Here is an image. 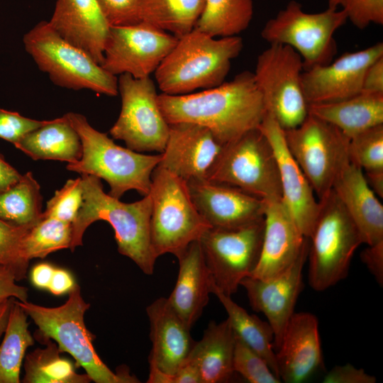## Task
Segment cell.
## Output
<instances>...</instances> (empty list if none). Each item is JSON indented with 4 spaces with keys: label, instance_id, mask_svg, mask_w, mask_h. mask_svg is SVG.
I'll return each mask as SVG.
<instances>
[{
    "label": "cell",
    "instance_id": "1",
    "mask_svg": "<svg viewBox=\"0 0 383 383\" xmlns=\"http://www.w3.org/2000/svg\"><path fill=\"white\" fill-rule=\"evenodd\" d=\"M157 101L169 124L189 122L205 126L223 145L258 128L267 114L253 72L248 70L199 92L162 93Z\"/></svg>",
    "mask_w": 383,
    "mask_h": 383
},
{
    "label": "cell",
    "instance_id": "2",
    "mask_svg": "<svg viewBox=\"0 0 383 383\" xmlns=\"http://www.w3.org/2000/svg\"><path fill=\"white\" fill-rule=\"evenodd\" d=\"M83 202L72 223L70 250L82 245L86 229L96 221L110 223L118 251L128 257L146 274H152L157 257L150 243L152 201L150 194L137 201L125 203L104 192L101 179L81 174Z\"/></svg>",
    "mask_w": 383,
    "mask_h": 383
},
{
    "label": "cell",
    "instance_id": "3",
    "mask_svg": "<svg viewBox=\"0 0 383 383\" xmlns=\"http://www.w3.org/2000/svg\"><path fill=\"white\" fill-rule=\"evenodd\" d=\"M243 48L238 35L216 38L194 28L178 38L154 72L158 87L162 93L181 95L217 87Z\"/></svg>",
    "mask_w": 383,
    "mask_h": 383
},
{
    "label": "cell",
    "instance_id": "4",
    "mask_svg": "<svg viewBox=\"0 0 383 383\" xmlns=\"http://www.w3.org/2000/svg\"><path fill=\"white\" fill-rule=\"evenodd\" d=\"M17 303L38 327L35 337L42 343L53 340L62 353H68L77 367L84 369L96 383H136L140 381L127 369L115 373L101 360L95 350L94 335L86 327L85 312L89 308L75 284L67 301L57 307H45L28 301Z\"/></svg>",
    "mask_w": 383,
    "mask_h": 383
},
{
    "label": "cell",
    "instance_id": "5",
    "mask_svg": "<svg viewBox=\"0 0 383 383\" xmlns=\"http://www.w3.org/2000/svg\"><path fill=\"white\" fill-rule=\"evenodd\" d=\"M70 124L82 143L81 158L69 163L70 171L96 176L110 187V196L120 199L128 190H136L143 196L150 190L151 175L162 155H145L116 145L107 134L94 128L80 113H67Z\"/></svg>",
    "mask_w": 383,
    "mask_h": 383
},
{
    "label": "cell",
    "instance_id": "6",
    "mask_svg": "<svg viewBox=\"0 0 383 383\" xmlns=\"http://www.w3.org/2000/svg\"><path fill=\"white\" fill-rule=\"evenodd\" d=\"M150 233L155 256H179L211 226L195 206L187 182L157 166L151 175Z\"/></svg>",
    "mask_w": 383,
    "mask_h": 383
},
{
    "label": "cell",
    "instance_id": "7",
    "mask_svg": "<svg viewBox=\"0 0 383 383\" xmlns=\"http://www.w3.org/2000/svg\"><path fill=\"white\" fill-rule=\"evenodd\" d=\"M23 42L26 51L55 84L109 96L118 94V77L60 36L48 21L36 24L24 35Z\"/></svg>",
    "mask_w": 383,
    "mask_h": 383
},
{
    "label": "cell",
    "instance_id": "8",
    "mask_svg": "<svg viewBox=\"0 0 383 383\" xmlns=\"http://www.w3.org/2000/svg\"><path fill=\"white\" fill-rule=\"evenodd\" d=\"M309 239V284L322 292L347 277L354 252L362 243L357 228L333 189L319 200Z\"/></svg>",
    "mask_w": 383,
    "mask_h": 383
},
{
    "label": "cell",
    "instance_id": "9",
    "mask_svg": "<svg viewBox=\"0 0 383 383\" xmlns=\"http://www.w3.org/2000/svg\"><path fill=\"white\" fill-rule=\"evenodd\" d=\"M348 21L340 9L327 8L307 13L300 3L290 1L269 19L261 31L269 44L291 47L302 58L304 70L330 63L337 53L335 33Z\"/></svg>",
    "mask_w": 383,
    "mask_h": 383
},
{
    "label": "cell",
    "instance_id": "10",
    "mask_svg": "<svg viewBox=\"0 0 383 383\" xmlns=\"http://www.w3.org/2000/svg\"><path fill=\"white\" fill-rule=\"evenodd\" d=\"M207 179L235 187L265 201L282 199L277 160L259 128L226 144Z\"/></svg>",
    "mask_w": 383,
    "mask_h": 383
},
{
    "label": "cell",
    "instance_id": "11",
    "mask_svg": "<svg viewBox=\"0 0 383 383\" xmlns=\"http://www.w3.org/2000/svg\"><path fill=\"white\" fill-rule=\"evenodd\" d=\"M302 58L293 48L280 44L270 47L257 57L253 72L267 113L283 130L299 126L309 114L301 75Z\"/></svg>",
    "mask_w": 383,
    "mask_h": 383
},
{
    "label": "cell",
    "instance_id": "12",
    "mask_svg": "<svg viewBox=\"0 0 383 383\" xmlns=\"http://www.w3.org/2000/svg\"><path fill=\"white\" fill-rule=\"evenodd\" d=\"M287 146L321 199L349 162L347 138L338 128L309 113L297 127L284 130Z\"/></svg>",
    "mask_w": 383,
    "mask_h": 383
},
{
    "label": "cell",
    "instance_id": "13",
    "mask_svg": "<svg viewBox=\"0 0 383 383\" xmlns=\"http://www.w3.org/2000/svg\"><path fill=\"white\" fill-rule=\"evenodd\" d=\"M118 93L121 97L119 116L111 128V135L125 142L135 152L157 151L165 148L170 124L158 104V94L153 80L135 78L128 74L119 75Z\"/></svg>",
    "mask_w": 383,
    "mask_h": 383
},
{
    "label": "cell",
    "instance_id": "14",
    "mask_svg": "<svg viewBox=\"0 0 383 383\" xmlns=\"http://www.w3.org/2000/svg\"><path fill=\"white\" fill-rule=\"evenodd\" d=\"M264 230L265 217L238 228L211 227L199 239L213 284L226 295L235 293L242 279L256 267Z\"/></svg>",
    "mask_w": 383,
    "mask_h": 383
},
{
    "label": "cell",
    "instance_id": "15",
    "mask_svg": "<svg viewBox=\"0 0 383 383\" xmlns=\"http://www.w3.org/2000/svg\"><path fill=\"white\" fill-rule=\"evenodd\" d=\"M178 40L175 35L145 23L110 27L101 66L117 76L150 77Z\"/></svg>",
    "mask_w": 383,
    "mask_h": 383
},
{
    "label": "cell",
    "instance_id": "16",
    "mask_svg": "<svg viewBox=\"0 0 383 383\" xmlns=\"http://www.w3.org/2000/svg\"><path fill=\"white\" fill-rule=\"evenodd\" d=\"M309 248V239L306 237L298 257L285 270L267 279L248 276L240 282V286L245 288L251 308L262 313L273 330L274 350L279 346L286 327L295 313Z\"/></svg>",
    "mask_w": 383,
    "mask_h": 383
},
{
    "label": "cell",
    "instance_id": "17",
    "mask_svg": "<svg viewBox=\"0 0 383 383\" xmlns=\"http://www.w3.org/2000/svg\"><path fill=\"white\" fill-rule=\"evenodd\" d=\"M383 57V43L345 52L330 63L304 70L302 88L308 104L343 100L362 91L367 67Z\"/></svg>",
    "mask_w": 383,
    "mask_h": 383
},
{
    "label": "cell",
    "instance_id": "18",
    "mask_svg": "<svg viewBox=\"0 0 383 383\" xmlns=\"http://www.w3.org/2000/svg\"><path fill=\"white\" fill-rule=\"evenodd\" d=\"M224 145L205 126L189 122L170 124L158 166L186 182L207 179Z\"/></svg>",
    "mask_w": 383,
    "mask_h": 383
},
{
    "label": "cell",
    "instance_id": "19",
    "mask_svg": "<svg viewBox=\"0 0 383 383\" xmlns=\"http://www.w3.org/2000/svg\"><path fill=\"white\" fill-rule=\"evenodd\" d=\"M260 130L268 139L278 166L282 201L301 233L309 238L319 210V201L301 169L290 153L284 130L267 113Z\"/></svg>",
    "mask_w": 383,
    "mask_h": 383
},
{
    "label": "cell",
    "instance_id": "20",
    "mask_svg": "<svg viewBox=\"0 0 383 383\" xmlns=\"http://www.w3.org/2000/svg\"><path fill=\"white\" fill-rule=\"evenodd\" d=\"M187 184L195 206L211 227L238 228L265 217V201L235 187L207 179Z\"/></svg>",
    "mask_w": 383,
    "mask_h": 383
},
{
    "label": "cell",
    "instance_id": "21",
    "mask_svg": "<svg viewBox=\"0 0 383 383\" xmlns=\"http://www.w3.org/2000/svg\"><path fill=\"white\" fill-rule=\"evenodd\" d=\"M278 376L286 383H300L323 365L318 319L309 312L294 313L275 350Z\"/></svg>",
    "mask_w": 383,
    "mask_h": 383
},
{
    "label": "cell",
    "instance_id": "22",
    "mask_svg": "<svg viewBox=\"0 0 383 383\" xmlns=\"http://www.w3.org/2000/svg\"><path fill=\"white\" fill-rule=\"evenodd\" d=\"M306 238L281 199L265 201L262 248L250 276L267 279L285 270L298 257Z\"/></svg>",
    "mask_w": 383,
    "mask_h": 383
},
{
    "label": "cell",
    "instance_id": "23",
    "mask_svg": "<svg viewBox=\"0 0 383 383\" xmlns=\"http://www.w3.org/2000/svg\"><path fill=\"white\" fill-rule=\"evenodd\" d=\"M152 348L149 362L174 377L187 362L195 340L185 322L170 304L160 297L146 308Z\"/></svg>",
    "mask_w": 383,
    "mask_h": 383
},
{
    "label": "cell",
    "instance_id": "24",
    "mask_svg": "<svg viewBox=\"0 0 383 383\" xmlns=\"http://www.w3.org/2000/svg\"><path fill=\"white\" fill-rule=\"evenodd\" d=\"M48 22L60 36L101 65L110 26L98 0H57Z\"/></svg>",
    "mask_w": 383,
    "mask_h": 383
},
{
    "label": "cell",
    "instance_id": "25",
    "mask_svg": "<svg viewBox=\"0 0 383 383\" xmlns=\"http://www.w3.org/2000/svg\"><path fill=\"white\" fill-rule=\"evenodd\" d=\"M332 189L357 228L362 243L383 240V206L368 186L363 170L348 162L334 179Z\"/></svg>",
    "mask_w": 383,
    "mask_h": 383
},
{
    "label": "cell",
    "instance_id": "26",
    "mask_svg": "<svg viewBox=\"0 0 383 383\" xmlns=\"http://www.w3.org/2000/svg\"><path fill=\"white\" fill-rule=\"evenodd\" d=\"M177 257L179 261L177 279L167 299L192 329L209 303L213 279L199 240L189 244Z\"/></svg>",
    "mask_w": 383,
    "mask_h": 383
},
{
    "label": "cell",
    "instance_id": "27",
    "mask_svg": "<svg viewBox=\"0 0 383 383\" xmlns=\"http://www.w3.org/2000/svg\"><path fill=\"white\" fill-rule=\"evenodd\" d=\"M236 336L229 320L209 322L187 360L199 370L202 383L227 382L232 377Z\"/></svg>",
    "mask_w": 383,
    "mask_h": 383
},
{
    "label": "cell",
    "instance_id": "28",
    "mask_svg": "<svg viewBox=\"0 0 383 383\" xmlns=\"http://www.w3.org/2000/svg\"><path fill=\"white\" fill-rule=\"evenodd\" d=\"M308 111L338 128L350 139L383 124V93L361 91L338 101L309 104Z\"/></svg>",
    "mask_w": 383,
    "mask_h": 383
},
{
    "label": "cell",
    "instance_id": "29",
    "mask_svg": "<svg viewBox=\"0 0 383 383\" xmlns=\"http://www.w3.org/2000/svg\"><path fill=\"white\" fill-rule=\"evenodd\" d=\"M15 147L35 160H53L73 163L82 155L80 138L65 114L25 135Z\"/></svg>",
    "mask_w": 383,
    "mask_h": 383
},
{
    "label": "cell",
    "instance_id": "30",
    "mask_svg": "<svg viewBox=\"0 0 383 383\" xmlns=\"http://www.w3.org/2000/svg\"><path fill=\"white\" fill-rule=\"evenodd\" d=\"M211 294L216 296L225 309L236 338L260 355L279 379L274 348V332L270 323L255 315L249 314L233 301L231 296L220 291L213 282Z\"/></svg>",
    "mask_w": 383,
    "mask_h": 383
},
{
    "label": "cell",
    "instance_id": "31",
    "mask_svg": "<svg viewBox=\"0 0 383 383\" xmlns=\"http://www.w3.org/2000/svg\"><path fill=\"white\" fill-rule=\"evenodd\" d=\"M252 16V0H204L194 29L213 38L238 35Z\"/></svg>",
    "mask_w": 383,
    "mask_h": 383
},
{
    "label": "cell",
    "instance_id": "32",
    "mask_svg": "<svg viewBox=\"0 0 383 383\" xmlns=\"http://www.w3.org/2000/svg\"><path fill=\"white\" fill-rule=\"evenodd\" d=\"M28 316L14 298L0 344V383H19L27 349L35 340L28 330Z\"/></svg>",
    "mask_w": 383,
    "mask_h": 383
},
{
    "label": "cell",
    "instance_id": "33",
    "mask_svg": "<svg viewBox=\"0 0 383 383\" xmlns=\"http://www.w3.org/2000/svg\"><path fill=\"white\" fill-rule=\"evenodd\" d=\"M204 4V0H140L141 23L179 38L194 28Z\"/></svg>",
    "mask_w": 383,
    "mask_h": 383
},
{
    "label": "cell",
    "instance_id": "34",
    "mask_svg": "<svg viewBox=\"0 0 383 383\" xmlns=\"http://www.w3.org/2000/svg\"><path fill=\"white\" fill-rule=\"evenodd\" d=\"M45 348H36L25 356L23 383H89L87 374H78L74 365L60 355L57 344L50 339L43 343Z\"/></svg>",
    "mask_w": 383,
    "mask_h": 383
},
{
    "label": "cell",
    "instance_id": "35",
    "mask_svg": "<svg viewBox=\"0 0 383 383\" xmlns=\"http://www.w3.org/2000/svg\"><path fill=\"white\" fill-rule=\"evenodd\" d=\"M40 187L32 172L0 192V219L17 226L33 225L43 218Z\"/></svg>",
    "mask_w": 383,
    "mask_h": 383
},
{
    "label": "cell",
    "instance_id": "36",
    "mask_svg": "<svg viewBox=\"0 0 383 383\" xmlns=\"http://www.w3.org/2000/svg\"><path fill=\"white\" fill-rule=\"evenodd\" d=\"M72 239V223L43 216L24 237L23 257L29 262L33 258H44L60 250L70 249Z\"/></svg>",
    "mask_w": 383,
    "mask_h": 383
},
{
    "label": "cell",
    "instance_id": "37",
    "mask_svg": "<svg viewBox=\"0 0 383 383\" xmlns=\"http://www.w3.org/2000/svg\"><path fill=\"white\" fill-rule=\"evenodd\" d=\"M348 155L350 162L362 170L383 169V124L350 138Z\"/></svg>",
    "mask_w": 383,
    "mask_h": 383
},
{
    "label": "cell",
    "instance_id": "38",
    "mask_svg": "<svg viewBox=\"0 0 383 383\" xmlns=\"http://www.w3.org/2000/svg\"><path fill=\"white\" fill-rule=\"evenodd\" d=\"M35 224L17 226L0 219V265L11 269L17 282L26 276L29 262L23 257V242Z\"/></svg>",
    "mask_w": 383,
    "mask_h": 383
},
{
    "label": "cell",
    "instance_id": "39",
    "mask_svg": "<svg viewBox=\"0 0 383 383\" xmlns=\"http://www.w3.org/2000/svg\"><path fill=\"white\" fill-rule=\"evenodd\" d=\"M233 370L250 383H279L267 362L236 338Z\"/></svg>",
    "mask_w": 383,
    "mask_h": 383
},
{
    "label": "cell",
    "instance_id": "40",
    "mask_svg": "<svg viewBox=\"0 0 383 383\" xmlns=\"http://www.w3.org/2000/svg\"><path fill=\"white\" fill-rule=\"evenodd\" d=\"M83 202L81 177L68 179L47 202L43 216L72 223Z\"/></svg>",
    "mask_w": 383,
    "mask_h": 383
},
{
    "label": "cell",
    "instance_id": "41",
    "mask_svg": "<svg viewBox=\"0 0 383 383\" xmlns=\"http://www.w3.org/2000/svg\"><path fill=\"white\" fill-rule=\"evenodd\" d=\"M328 7L343 11L359 29L383 25V0H328Z\"/></svg>",
    "mask_w": 383,
    "mask_h": 383
},
{
    "label": "cell",
    "instance_id": "42",
    "mask_svg": "<svg viewBox=\"0 0 383 383\" xmlns=\"http://www.w3.org/2000/svg\"><path fill=\"white\" fill-rule=\"evenodd\" d=\"M98 2L110 27L141 23L140 0H98Z\"/></svg>",
    "mask_w": 383,
    "mask_h": 383
},
{
    "label": "cell",
    "instance_id": "43",
    "mask_svg": "<svg viewBox=\"0 0 383 383\" xmlns=\"http://www.w3.org/2000/svg\"><path fill=\"white\" fill-rule=\"evenodd\" d=\"M47 121L31 119L18 112L0 108V138L13 145L28 133L44 125Z\"/></svg>",
    "mask_w": 383,
    "mask_h": 383
},
{
    "label": "cell",
    "instance_id": "44",
    "mask_svg": "<svg viewBox=\"0 0 383 383\" xmlns=\"http://www.w3.org/2000/svg\"><path fill=\"white\" fill-rule=\"evenodd\" d=\"M374 376L367 373L364 369L351 364L336 365L324 377V383H375Z\"/></svg>",
    "mask_w": 383,
    "mask_h": 383
},
{
    "label": "cell",
    "instance_id": "45",
    "mask_svg": "<svg viewBox=\"0 0 383 383\" xmlns=\"http://www.w3.org/2000/svg\"><path fill=\"white\" fill-rule=\"evenodd\" d=\"M11 269L0 265V306L10 298L28 301V288L18 285Z\"/></svg>",
    "mask_w": 383,
    "mask_h": 383
},
{
    "label": "cell",
    "instance_id": "46",
    "mask_svg": "<svg viewBox=\"0 0 383 383\" xmlns=\"http://www.w3.org/2000/svg\"><path fill=\"white\" fill-rule=\"evenodd\" d=\"M362 262L373 275L377 283L383 284V240L367 245L360 253Z\"/></svg>",
    "mask_w": 383,
    "mask_h": 383
},
{
    "label": "cell",
    "instance_id": "47",
    "mask_svg": "<svg viewBox=\"0 0 383 383\" xmlns=\"http://www.w3.org/2000/svg\"><path fill=\"white\" fill-rule=\"evenodd\" d=\"M362 91L383 93V57L374 61L366 70Z\"/></svg>",
    "mask_w": 383,
    "mask_h": 383
},
{
    "label": "cell",
    "instance_id": "48",
    "mask_svg": "<svg viewBox=\"0 0 383 383\" xmlns=\"http://www.w3.org/2000/svg\"><path fill=\"white\" fill-rule=\"evenodd\" d=\"M72 274L67 270L55 267L48 290L55 296L69 293L75 286Z\"/></svg>",
    "mask_w": 383,
    "mask_h": 383
},
{
    "label": "cell",
    "instance_id": "49",
    "mask_svg": "<svg viewBox=\"0 0 383 383\" xmlns=\"http://www.w3.org/2000/svg\"><path fill=\"white\" fill-rule=\"evenodd\" d=\"M55 267L50 263L42 262L35 265L30 272L32 284L39 289H48Z\"/></svg>",
    "mask_w": 383,
    "mask_h": 383
},
{
    "label": "cell",
    "instance_id": "50",
    "mask_svg": "<svg viewBox=\"0 0 383 383\" xmlns=\"http://www.w3.org/2000/svg\"><path fill=\"white\" fill-rule=\"evenodd\" d=\"M22 174L7 162L0 153V192L18 182Z\"/></svg>",
    "mask_w": 383,
    "mask_h": 383
},
{
    "label": "cell",
    "instance_id": "51",
    "mask_svg": "<svg viewBox=\"0 0 383 383\" xmlns=\"http://www.w3.org/2000/svg\"><path fill=\"white\" fill-rule=\"evenodd\" d=\"M174 383H202L197 367L187 361L174 374Z\"/></svg>",
    "mask_w": 383,
    "mask_h": 383
},
{
    "label": "cell",
    "instance_id": "52",
    "mask_svg": "<svg viewBox=\"0 0 383 383\" xmlns=\"http://www.w3.org/2000/svg\"><path fill=\"white\" fill-rule=\"evenodd\" d=\"M366 182L372 191L380 198L383 197V169L365 171Z\"/></svg>",
    "mask_w": 383,
    "mask_h": 383
},
{
    "label": "cell",
    "instance_id": "53",
    "mask_svg": "<svg viewBox=\"0 0 383 383\" xmlns=\"http://www.w3.org/2000/svg\"><path fill=\"white\" fill-rule=\"evenodd\" d=\"M150 373L148 383H174V377L166 374L153 363L149 362Z\"/></svg>",
    "mask_w": 383,
    "mask_h": 383
},
{
    "label": "cell",
    "instance_id": "54",
    "mask_svg": "<svg viewBox=\"0 0 383 383\" xmlns=\"http://www.w3.org/2000/svg\"><path fill=\"white\" fill-rule=\"evenodd\" d=\"M13 299L14 298H10L0 306V339L6 330Z\"/></svg>",
    "mask_w": 383,
    "mask_h": 383
}]
</instances>
